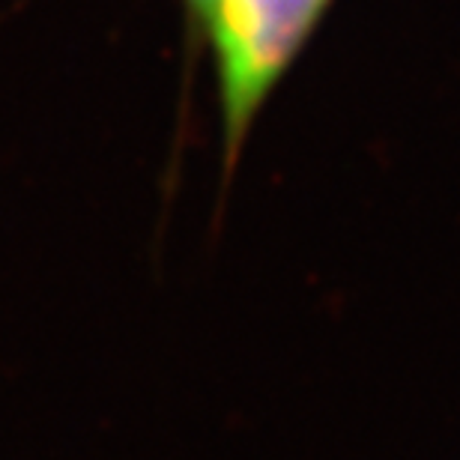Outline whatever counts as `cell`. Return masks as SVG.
Wrapping results in <instances>:
<instances>
[{
    "instance_id": "cell-2",
    "label": "cell",
    "mask_w": 460,
    "mask_h": 460,
    "mask_svg": "<svg viewBox=\"0 0 460 460\" xmlns=\"http://www.w3.org/2000/svg\"><path fill=\"white\" fill-rule=\"evenodd\" d=\"M180 9H182V27H186V49L195 58V42L200 33V22H204L209 9V0H180Z\"/></svg>"
},
{
    "instance_id": "cell-1",
    "label": "cell",
    "mask_w": 460,
    "mask_h": 460,
    "mask_svg": "<svg viewBox=\"0 0 460 460\" xmlns=\"http://www.w3.org/2000/svg\"><path fill=\"white\" fill-rule=\"evenodd\" d=\"M335 0H209L195 58H209L218 111V195H230L245 146Z\"/></svg>"
}]
</instances>
